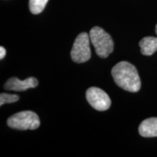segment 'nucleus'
<instances>
[{
	"label": "nucleus",
	"instance_id": "obj_1",
	"mask_svg": "<svg viewBox=\"0 0 157 157\" xmlns=\"http://www.w3.org/2000/svg\"><path fill=\"white\" fill-rule=\"evenodd\" d=\"M113 80L119 87L126 91L137 93L140 89L141 82L136 68L127 61L117 63L111 70Z\"/></svg>",
	"mask_w": 157,
	"mask_h": 157
},
{
	"label": "nucleus",
	"instance_id": "obj_2",
	"mask_svg": "<svg viewBox=\"0 0 157 157\" xmlns=\"http://www.w3.org/2000/svg\"><path fill=\"white\" fill-rule=\"evenodd\" d=\"M90 38L99 57L105 58L113 50V42L110 35L101 27L95 26L90 31Z\"/></svg>",
	"mask_w": 157,
	"mask_h": 157
},
{
	"label": "nucleus",
	"instance_id": "obj_3",
	"mask_svg": "<svg viewBox=\"0 0 157 157\" xmlns=\"http://www.w3.org/2000/svg\"><path fill=\"white\" fill-rule=\"evenodd\" d=\"M7 125L10 128L19 130L36 129L40 125V121L36 113L31 111H25L9 117Z\"/></svg>",
	"mask_w": 157,
	"mask_h": 157
},
{
	"label": "nucleus",
	"instance_id": "obj_4",
	"mask_svg": "<svg viewBox=\"0 0 157 157\" xmlns=\"http://www.w3.org/2000/svg\"><path fill=\"white\" fill-rule=\"evenodd\" d=\"M90 39V35L86 32H82L78 35L71 51V57L73 61L82 63L90 60L91 58Z\"/></svg>",
	"mask_w": 157,
	"mask_h": 157
},
{
	"label": "nucleus",
	"instance_id": "obj_5",
	"mask_svg": "<svg viewBox=\"0 0 157 157\" xmlns=\"http://www.w3.org/2000/svg\"><path fill=\"white\" fill-rule=\"evenodd\" d=\"M86 98L92 107L100 111H106L111 106L109 96L98 87H90L86 92Z\"/></svg>",
	"mask_w": 157,
	"mask_h": 157
},
{
	"label": "nucleus",
	"instance_id": "obj_6",
	"mask_svg": "<svg viewBox=\"0 0 157 157\" xmlns=\"http://www.w3.org/2000/svg\"><path fill=\"white\" fill-rule=\"evenodd\" d=\"M38 80L34 77H29L26 79L20 80L16 77H12L9 78L4 85V88L6 90L10 91H25L29 88H34L38 86Z\"/></svg>",
	"mask_w": 157,
	"mask_h": 157
},
{
	"label": "nucleus",
	"instance_id": "obj_7",
	"mask_svg": "<svg viewBox=\"0 0 157 157\" xmlns=\"http://www.w3.org/2000/svg\"><path fill=\"white\" fill-rule=\"evenodd\" d=\"M138 131L143 137H157V118H149L145 119L139 126Z\"/></svg>",
	"mask_w": 157,
	"mask_h": 157
},
{
	"label": "nucleus",
	"instance_id": "obj_8",
	"mask_svg": "<svg viewBox=\"0 0 157 157\" xmlns=\"http://www.w3.org/2000/svg\"><path fill=\"white\" fill-rule=\"evenodd\" d=\"M141 53L144 56H152L157 51V37L146 36L139 42Z\"/></svg>",
	"mask_w": 157,
	"mask_h": 157
},
{
	"label": "nucleus",
	"instance_id": "obj_9",
	"mask_svg": "<svg viewBox=\"0 0 157 157\" xmlns=\"http://www.w3.org/2000/svg\"><path fill=\"white\" fill-rule=\"evenodd\" d=\"M48 0H29V9L31 13L37 15L44 10Z\"/></svg>",
	"mask_w": 157,
	"mask_h": 157
},
{
	"label": "nucleus",
	"instance_id": "obj_10",
	"mask_svg": "<svg viewBox=\"0 0 157 157\" xmlns=\"http://www.w3.org/2000/svg\"><path fill=\"white\" fill-rule=\"evenodd\" d=\"M19 100V96L8 93H2L0 95V105L6 103H13Z\"/></svg>",
	"mask_w": 157,
	"mask_h": 157
},
{
	"label": "nucleus",
	"instance_id": "obj_11",
	"mask_svg": "<svg viewBox=\"0 0 157 157\" xmlns=\"http://www.w3.org/2000/svg\"><path fill=\"white\" fill-rule=\"evenodd\" d=\"M6 55V50L3 47L0 48V59H3Z\"/></svg>",
	"mask_w": 157,
	"mask_h": 157
},
{
	"label": "nucleus",
	"instance_id": "obj_12",
	"mask_svg": "<svg viewBox=\"0 0 157 157\" xmlns=\"http://www.w3.org/2000/svg\"><path fill=\"white\" fill-rule=\"evenodd\" d=\"M156 34H157V24L156 25Z\"/></svg>",
	"mask_w": 157,
	"mask_h": 157
}]
</instances>
